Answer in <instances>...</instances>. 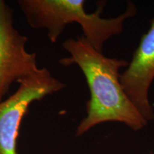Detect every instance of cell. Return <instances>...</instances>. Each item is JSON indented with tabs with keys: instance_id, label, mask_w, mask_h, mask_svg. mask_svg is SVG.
<instances>
[{
	"instance_id": "6da1fadb",
	"label": "cell",
	"mask_w": 154,
	"mask_h": 154,
	"mask_svg": "<svg viewBox=\"0 0 154 154\" xmlns=\"http://www.w3.org/2000/svg\"><path fill=\"white\" fill-rule=\"evenodd\" d=\"M62 47L70 56L61 59L60 64H76L84 74L90 91V99L86 103V116L77 126L76 136L109 121L122 123L136 131L147 125L148 121L131 101L121 84L119 70L128 66V61L106 57L83 36L67 38Z\"/></svg>"
},
{
	"instance_id": "7a4b0ae2",
	"label": "cell",
	"mask_w": 154,
	"mask_h": 154,
	"mask_svg": "<svg viewBox=\"0 0 154 154\" xmlns=\"http://www.w3.org/2000/svg\"><path fill=\"white\" fill-rule=\"evenodd\" d=\"M84 0H19L17 4L26 22L33 29H45L52 43L58 38L67 24L77 23L82 26L84 36L99 52L103 44L113 36L122 32L125 20L134 17L137 8L129 2L123 14L112 19L101 17L105 2L98 4V8L88 14Z\"/></svg>"
},
{
	"instance_id": "3957f363",
	"label": "cell",
	"mask_w": 154,
	"mask_h": 154,
	"mask_svg": "<svg viewBox=\"0 0 154 154\" xmlns=\"http://www.w3.org/2000/svg\"><path fill=\"white\" fill-rule=\"evenodd\" d=\"M18 83V89L0 102V154H17L19 128L30 105L66 86L46 68Z\"/></svg>"
},
{
	"instance_id": "277c9868",
	"label": "cell",
	"mask_w": 154,
	"mask_h": 154,
	"mask_svg": "<svg viewBox=\"0 0 154 154\" xmlns=\"http://www.w3.org/2000/svg\"><path fill=\"white\" fill-rule=\"evenodd\" d=\"M27 40L14 27L12 9L0 0V102L5 99L14 82L40 70L36 54L26 50Z\"/></svg>"
},
{
	"instance_id": "5b68a950",
	"label": "cell",
	"mask_w": 154,
	"mask_h": 154,
	"mask_svg": "<svg viewBox=\"0 0 154 154\" xmlns=\"http://www.w3.org/2000/svg\"><path fill=\"white\" fill-rule=\"evenodd\" d=\"M154 79V19L149 29L140 38L132 60L120 74V82L125 93L149 122L154 119L149 101V88Z\"/></svg>"
},
{
	"instance_id": "8992f818",
	"label": "cell",
	"mask_w": 154,
	"mask_h": 154,
	"mask_svg": "<svg viewBox=\"0 0 154 154\" xmlns=\"http://www.w3.org/2000/svg\"><path fill=\"white\" fill-rule=\"evenodd\" d=\"M151 154H154V153H151Z\"/></svg>"
}]
</instances>
